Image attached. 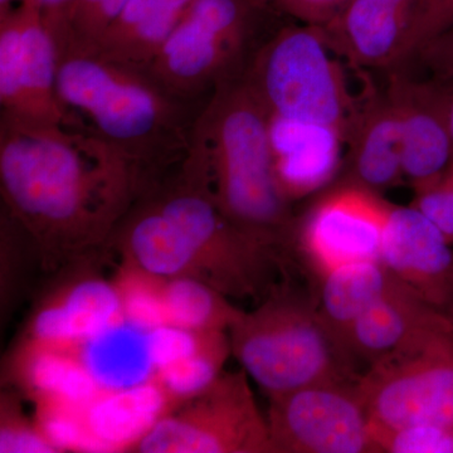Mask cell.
Segmentation results:
<instances>
[{"mask_svg":"<svg viewBox=\"0 0 453 453\" xmlns=\"http://www.w3.org/2000/svg\"><path fill=\"white\" fill-rule=\"evenodd\" d=\"M153 186L138 164L82 127L0 113L5 211L41 255H79L106 242Z\"/></svg>","mask_w":453,"mask_h":453,"instance_id":"6da1fadb","label":"cell"},{"mask_svg":"<svg viewBox=\"0 0 453 453\" xmlns=\"http://www.w3.org/2000/svg\"><path fill=\"white\" fill-rule=\"evenodd\" d=\"M177 174L282 261L296 226L277 186L270 116L244 73L220 82L203 104Z\"/></svg>","mask_w":453,"mask_h":453,"instance_id":"7a4b0ae2","label":"cell"},{"mask_svg":"<svg viewBox=\"0 0 453 453\" xmlns=\"http://www.w3.org/2000/svg\"><path fill=\"white\" fill-rule=\"evenodd\" d=\"M57 95L73 125L118 148L154 183L178 168L204 104L175 96L148 70L80 50L59 53Z\"/></svg>","mask_w":453,"mask_h":453,"instance_id":"3957f363","label":"cell"},{"mask_svg":"<svg viewBox=\"0 0 453 453\" xmlns=\"http://www.w3.org/2000/svg\"><path fill=\"white\" fill-rule=\"evenodd\" d=\"M228 335L232 354L268 398L360 375L325 327L315 299L288 288H271L258 308L241 314Z\"/></svg>","mask_w":453,"mask_h":453,"instance_id":"277c9868","label":"cell"},{"mask_svg":"<svg viewBox=\"0 0 453 453\" xmlns=\"http://www.w3.org/2000/svg\"><path fill=\"white\" fill-rule=\"evenodd\" d=\"M323 27H285L256 50L244 77L270 115L333 127L349 138L357 107Z\"/></svg>","mask_w":453,"mask_h":453,"instance_id":"5b68a950","label":"cell"},{"mask_svg":"<svg viewBox=\"0 0 453 453\" xmlns=\"http://www.w3.org/2000/svg\"><path fill=\"white\" fill-rule=\"evenodd\" d=\"M372 427L453 423V320L422 330L357 380Z\"/></svg>","mask_w":453,"mask_h":453,"instance_id":"8992f818","label":"cell"},{"mask_svg":"<svg viewBox=\"0 0 453 453\" xmlns=\"http://www.w3.org/2000/svg\"><path fill=\"white\" fill-rule=\"evenodd\" d=\"M257 9L244 0H195L148 73L175 96L203 103L220 82L244 73Z\"/></svg>","mask_w":453,"mask_h":453,"instance_id":"52a82bcc","label":"cell"},{"mask_svg":"<svg viewBox=\"0 0 453 453\" xmlns=\"http://www.w3.org/2000/svg\"><path fill=\"white\" fill-rule=\"evenodd\" d=\"M144 196L186 234L205 282L235 299H256L270 292V277L281 261L243 234L204 193L179 177L177 169Z\"/></svg>","mask_w":453,"mask_h":453,"instance_id":"ba28073f","label":"cell"},{"mask_svg":"<svg viewBox=\"0 0 453 453\" xmlns=\"http://www.w3.org/2000/svg\"><path fill=\"white\" fill-rule=\"evenodd\" d=\"M133 452L271 453L267 418L259 412L247 372H223L164 416Z\"/></svg>","mask_w":453,"mask_h":453,"instance_id":"9c48e42d","label":"cell"},{"mask_svg":"<svg viewBox=\"0 0 453 453\" xmlns=\"http://www.w3.org/2000/svg\"><path fill=\"white\" fill-rule=\"evenodd\" d=\"M271 453H374L357 380L327 381L270 398Z\"/></svg>","mask_w":453,"mask_h":453,"instance_id":"30bf717a","label":"cell"},{"mask_svg":"<svg viewBox=\"0 0 453 453\" xmlns=\"http://www.w3.org/2000/svg\"><path fill=\"white\" fill-rule=\"evenodd\" d=\"M58 61V47L31 0L0 13L2 112L41 124L73 125L57 95Z\"/></svg>","mask_w":453,"mask_h":453,"instance_id":"8fae6325","label":"cell"},{"mask_svg":"<svg viewBox=\"0 0 453 453\" xmlns=\"http://www.w3.org/2000/svg\"><path fill=\"white\" fill-rule=\"evenodd\" d=\"M392 208L380 193L348 180L315 203L295 241L319 280L347 265L380 261Z\"/></svg>","mask_w":453,"mask_h":453,"instance_id":"7c38bea8","label":"cell"},{"mask_svg":"<svg viewBox=\"0 0 453 453\" xmlns=\"http://www.w3.org/2000/svg\"><path fill=\"white\" fill-rule=\"evenodd\" d=\"M380 261L405 288L453 320V244L412 205H393Z\"/></svg>","mask_w":453,"mask_h":453,"instance_id":"4fadbf2b","label":"cell"},{"mask_svg":"<svg viewBox=\"0 0 453 453\" xmlns=\"http://www.w3.org/2000/svg\"><path fill=\"white\" fill-rule=\"evenodd\" d=\"M387 94L401 127L404 178L413 189L428 186L451 168L453 145L440 85L395 73Z\"/></svg>","mask_w":453,"mask_h":453,"instance_id":"5bb4252c","label":"cell"},{"mask_svg":"<svg viewBox=\"0 0 453 453\" xmlns=\"http://www.w3.org/2000/svg\"><path fill=\"white\" fill-rule=\"evenodd\" d=\"M412 9L396 0H350L323 27L334 52L363 68L405 64Z\"/></svg>","mask_w":453,"mask_h":453,"instance_id":"9a60e30c","label":"cell"},{"mask_svg":"<svg viewBox=\"0 0 453 453\" xmlns=\"http://www.w3.org/2000/svg\"><path fill=\"white\" fill-rule=\"evenodd\" d=\"M268 116L273 170L286 201L303 198L329 183L342 165L345 136L324 125Z\"/></svg>","mask_w":453,"mask_h":453,"instance_id":"2e32d148","label":"cell"},{"mask_svg":"<svg viewBox=\"0 0 453 453\" xmlns=\"http://www.w3.org/2000/svg\"><path fill=\"white\" fill-rule=\"evenodd\" d=\"M122 319L118 285L101 277H81L55 292L37 309L28 339L79 347Z\"/></svg>","mask_w":453,"mask_h":453,"instance_id":"e0dca14e","label":"cell"},{"mask_svg":"<svg viewBox=\"0 0 453 453\" xmlns=\"http://www.w3.org/2000/svg\"><path fill=\"white\" fill-rule=\"evenodd\" d=\"M347 145L353 183L380 193L404 179L401 127L387 91L359 106Z\"/></svg>","mask_w":453,"mask_h":453,"instance_id":"ac0fdd59","label":"cell"},{"mask_svg":"<svg viewBox=\"0 0 453 453\" xmlns=\"http://www.w3.org/2000/svg\"><path fill=\"white\" fill-rule=\"evenodd\" d=\"M177 407L153 378L131 388L98 393L82 414L96 452L133 451L139 441Z\"/></svg>","mask_w":453,"mask_h":453,"instance_id":"d6986e66","label":"cell"},{"mask_svg":"<svg viewBox=\"0 0 453 453\" xmlns=\"http://www.w3.org/2000/svg\"><path fill=\"white\" fill-rule=\"evenodd\" d=\"M445 319L451 318L396 281L354 325L349 351L354 362L369 366Z\"/></svg>","mask_w":453,"mask_h":453,"instance_id":"ffe728a7","label":"cell"},{"mask_svg":"<svg viewBox=\"0 0 453 453\" xmlns=\"http://www.w3.org/2000/svg\"><path fill=\"white\" fill-rule=\"evenodd\" d=\"M14 378L37 403L85 407L100 393L77 347L27 339L14 360Z\"/></svg>","mask_w":453,"mask_h":453,"instance_id":"44dd1931","label":"cell"},{"mask_svg":"<svg viewBox=\"0 0 453 453\" xmlns=\"http://www.w3.org/2000/svg\"><path fill=\"white\" fill-rule=\"evenodd\" d=\"M195 0H127L94 52L148 70Z\"/></svg>","mask_w":453,"mask_h":453,"instance_id":"7402d4cb","label":"cell"},{"mask_svg":"<svg viewBox=\"0 0 453 453\" xmlns=\"http://www.w3.org/2000/svg\"><path fill=\"white\" fill-rule=\"evenodd\" d=\"M83 365L100 392L131 388L153 380L150 330L124 318L77 347Z\"/></svg>","mask_w":453,"mask_h":453,"instance_id":"603a6c76","label":"cell"},{"mask_svg":"<svg viewBox=\"0 0 453 453\" xmlns=\"http://www.w3.org/2000/svg\"><path fill=\"white\" fill-rule=\"evenodd\" d=\"M396 281L381 261L347 265L320 280L316 310L325 327L349 357H351L349 338L354 325Z\"/></svg>","mask_w":453,"mask_h":453,"instance_id":"cb8c5ba5","label":"cell"},{"mask_svg":"<svg viewBox=\"0 0 453 453\" xmlns=\"http://www.w3.org/2000/svg\"><path fill=\"white\" fill-rule=\"evenodd\" d=\"M164 303L168 324L196 333H228L243 312L210 283L190 277L165 280Z\"/></svg>","mask_w":453,"mask_h":453,"instance_id":"d4e9b609","label":"cell"},{"mask_svg":"<svg viewBox=\"0 0 453 453\" xmlns=\"http://www.w3.org/2000/svg\"><path fill=\"white\" fill-rule=\"evenodd\" d=\"M229 354H232V348L228 333H207L195 353L163 366L155 372L154 378L179 405L216 381L225 372L223 366Z\"/></svg>","mask_w":453,"mask_h":453,"instance_id":"484cf974","label":"cell"},{"mask_svg":"<svg viewBox=\"0 0 453 453\" xmlns=\"http://www.w3.org/2000/svg\"><path fill=\"white\" fill-rule=\"evenodd\" d=\"M115 282L120 292L125 320L145 330L168 324L164 303L165 280L125 264Z\"/></svg>","mask_w":453,"mask_h":453,"instance_id":"4316f807","label":"cell"},{"mask_svg":"<svg viewBox=\"0 0 453 453\" xmlns=\"http://www.w3.org/2000/svg\"><path fill=\"white\" fill-rule=\"evenodd\" d=\"M375 452L453 453V423H426L402 428L372 427Z\"/></svg>","mask_w":453,"mask_h":453,"instance_id":"83f0119b","label":"cell"},{"mask_svg":"<svg viewBox=\"0 0 453 453\" xmlns=\"http://www.w3.org/2000/svg\"><path fill=\"white\" fill-rule=\"evenodd\" d=\"M127 3V0H74L70 35L59 53L94 52Z\"/></svg>","mask_w":453,"mask_h":453,"instance_id":"f1b7e54d","label":"cell"},{"mask_svg":"<svg viewBox=\"0 0 453 453\" xmlns=\"http://www.w3.org/2000/svg\"><path fill=\"white\" fill-rule=\"evenodd\" d=\"M0 452L55 453L58 449L42 431L37 421L27 419L14 396H3L0 419Z\"/></svg>","mask_w":453,"mask_h":453,"instance_id":"f546056e","label":"cell"},{"mask_svg":"<svg viewBox=\"0 0 453 453\" xmlns=\"http://www.w3.org/2000/svg\"><path fill=\"white\" fill-rule=\"evenodd\" d=\"M453 27V0H417L414 5L405 62Z\"/></svg>","mask_w":453,"mask_h":453,"instance_id":"4dcf8cb0","label":"cell"},{"mask_svg":"<svg viewBox=\"0 0 453 453\" xmlns=\"http://www.w3.org/2000/svg\"><path fill=\"white\" fill-rule=\"evenodd\" d=\"M412 207L453 244V166L434 183L414 190Z\"/></svg>","mask_w":453,"mask_h":453,"instance_id":"1f68e13d","label":"cell"},{"mask_svg":"<svg viewBox=\"0 0 453 453\" xmlns=\"http://www.w3.org/2000/svg\"><path fill=\"white\" fill-rule=\"evenodd\" d=\"M211 333V332H208ZM207 333H196L175 325H163L150 330L151 354L157 372L195 353Z\"/></svg>","mask_w":453,"mask_h":453,"instance_id":"d6a6232c","label":"cell"},{"mask_svg":"<svg viewBox=\"0 0 453 453\" xmlns=\"http://www.w3.org/2000/svg\"><path fill=\"white\" fill-rule=\"evenodd\" d=\"M350 0H271L270 7L305 25L329 23Z\"/></svg>","mask_w":453,"mask_h":453,"instance_id":"836d02e7","label":"cell"},{"mask_svg":"<svg viewBox=\"0 0 453 453\" xmlns=\"http://www.w3.org/2000/svg\"><path fill=\"white\" fill-rule=\"evenodd\" d=\"M59 50L67 44L74 0H31Z\"/></svg>","mask_w":453,"mask_h":453,"instance_id":"e575fe53","label":"cell"},{"mask_svg":"<svg viewBox=\"0 0 453 453\" xmlns=\"http://www.w3.org/2000/svg\"><path fill=\"white\" fill-rule=\"evenodd\" d=\"M434 76L453 74V27L429 42L416 56Z\"/></svg>","mask_w":453,"mask_h":453,"instance_id":"d590c367","label":"cell"},{"mask_svg":"<svg viewBox=\"0 0 453 453\" xmlns=\"http://www.w3.org/2000/svg\"><path fill=\"white\" fill-rule=\"evenodd\" d=\"M434 77L437 80L438 85H440L441 94H442L447 127H449V135H451L453 145V74H449V76Z\"/></svg>","mask_w":453,"mask_h":453,"instance_id":"8d00e7d4","label":"cell"},{"mask_svg":"<svg viewBox=\"0 0 453 453\" xmlns=\"http://www.w3.org/2000/svg\"><path fill=\"white\" fill-rule=\"evenodd\" d=\"M249 3L252 8L257 9V11H266L270 7L271 0H244Z\"/></svg>","mask_w":453,"mask_h":453,"instance_id":"74e56055","label":"cell"},{"mask_svg":"<svg viewBox=\"0 0 453 453\" xmlns=\"http://www.w3.org/2000/svg\"><path fill=\"white\" fill-rule=\"evenodd\" d=\"M25 2H27V0H0V8L7 9Z\"/></svg>","mask_w":453,"mask_h":453,"instance_id":"f35d334b","label":"cell"},{"mask_svg":"<svg viewBox=\"0 0 453 453\" xmlns=\"http://www.w3.org/2000/svg\"><path fill=\"white\" fill-rule=\"evenodd\" d=\"M452 165H453V164H452Z\"/></svg>","mask_w":453,"mask_h":453,"instance_id":"ab89813d","label":"cell"},{"mask_svg":"<svg viewBox=\"0 0 453 453\" xmlns=\"http://www.w3.org/2000/svg\"><path fill=\"white\" fill-rule=\"evenodd\" d=\"M453 166V165H452Z\"/></svg>","mask_w":453,"mask_h":453,"instance_id":"60d3db41","label":"cell"}]
</instances>
